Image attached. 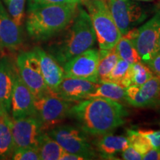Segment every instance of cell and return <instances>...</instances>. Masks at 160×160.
<instances>
[{
	"mask_svg": "<svg viewBox=\"0 0 160 160\" xmlns=\"http://www.w3.org/2000/svg\"><path fill=\"white\" fill-rule=\"evenodd\" d=\"M127 110L119 102L105 98H91L72 105L69 116L77 121L86 134L101 136L111 133L124 125Z\"/></svg>",
	"mask_w": 160,
	"mask_h": 160,
	"instance_id": "6da1fadb",
	"label": "cell"
},
{
	"mask_svg": "<svg viewBox=\"0 0 160 160\" xmlns=\"http://www.w3.org/2000/svg\"><path fill=\"white\" fill-rule=\"evenodd\" d=\"M65 33L51 45L49 53L61 65L92 48L96 35L88 12L79 5L74 18L65 29Z\"/></svg>",
	"mask_w": 160,
	"mask_h": 160,
	"instance_id": "7a4b0ae2",
	"label": "cell"
},
{
	"mask_svg": "<svg viewBox=\"0 0 160 160\" xmlns=\"http://www.w3.org/2000/svg\"><path fill=\"white\" fill-rule=\"evenodd\" d=\"M79 4L39 6L28 9L25 27L36 41H45L64 31L77 13Z\"/></svg>",
	"mask_w": 160,
	"mask_h": 160,
	"instance_id": "3957f363",
	"label": "cell"
},
{
	"mask_svg": "<svg viewBox=\"0 0 160 160\" xmlns=\"http://www.w3.org/2000/svg\"><path fill=\"white\" fill-rule=\"evenodd\" d=\"M81 3L86 8L91 18L99 51L105 52L114 48L122 35L112 17L107 2L105 0H81Z\"/></svg>",
	"mask_w": 160,
	"mask_h": 160,
	"instance_id": "277c9868",
	"label": "cell"
},
{
	"mask_svg": "<svg viewBox=\"0 0 160 160\" xmlns=\"http://www.w3.org/2000/svg\"><path fill=\"white\" fill-rule=\"evenodd\" d=\"M71 107V102L62 99L49 91L35 98L34 116L39 120L43 131L47 132L69 116Z\"/></svg>",
	"mask_w": 160,
	"mask_h": 160,
	"instance_id": "5b68a950",
	"label": "cell"
},
{
	"mask_svg": "<svg viewBox=\"0 0 160 160\" xmlns=\"http://www.w3.org/2000/svg\"><path fill=\"white\" fill-rule=\"evenodd\" d=\"M47 133L55 139L64 151L82 156L85 159L97 158L98 153L85 132L69 125H58Z\"/></svg>",
	"mask_w": 160,
	"mask_h": 160,
	"instance_id": "8992f818",
	"label": "cell"
},
{
	"mask_svg": "<svg viewBox=\"0 0 160 160\" xmlns=\"http://www.w3.org/2000/svg\"><path fill=\"white\" fill-rule=\"evenodd\" d=\"M18 73L34 97H38L49 91L42 73L39 61L34 50L22 52L16 60Z\"/></svg>",
	"mask_w": 160,
	"mask_h": 160,
	"instance_id": "52a82bcc",
	"label": "cell"
},
{
	"mask_svg": "<svg viewBox=\"0 0 160 160\" xmlns=\"http://www.w3.org/2000/svg\"><path fill=\"white\" fill-rule=\"evenodd\" d=\"M106 2L122 35L134 28L147 17L142 7L132 0H107Z\"/></svg>",
	"mask_w": 160,
	"mask_h": 160,
	"instance_id": "ba28073f",
	"label": "cell"
},
{
	"mask_svg": "<svg viewBox=\"0 0 160 160\" xmlns=\"http://www.w3.org/2000/svg\"><path fill=\"white\" fill-rule=\"evenodd\" d=\"M160 37V9L147 22L138 28L135 45L142 62L147 64L159 53Z\"/></svg>",
	"mask_w": 160,
	"mask_h": 160,
	"instance_id": "9c48e42d",
	"label": "cell"
},
{
	"mask_svg": "<svg viewBox=\"0 0 160 160\" xmlns=\"http://www.w3.org/2000/svg\"><path fill=\"white\" fill-rule=\"evenodd\" d=\"M11 127L15 149L38 148L39 138L45 132L39 120L35 116L11 118Z\"/></svg>",
	"mask_w": 160,
	"mask_h": 160,
	"instance_id": "30bf717a",
	"label": "cell"
},
{
	"mask_svg": "<svg viewBox=\"0 0 160 160\" xmlns=\"http://www.w3.org/2000/svg\"><path fill=\"white\" fill-rule=\"evenodd\" d=\"M99 62V51L95 48H90L68 60L62 66L66 77L98 82L97 69Z\"/></svg>",
	"mask_w": 160,
	"mask_h": 160,
	"instance_id": "8fae6325",
	"label": "cell"
},
{
	"mask_svg": "<svg viewBox=\"0 0 160 160\" xmlns=\"http://www.w3.org/2000/svg\"><path fill=\"white\" fill-rule=\"evenodd\" d=\"M125 102L136 108L157 107L160 105V82L155 76L141 85L125 88Z\"/></svg>",
	"mask_w": 160,
	"mask_h": 160,
	"instance_id": "7c38bea8",
	"label": "cell"
},
{
	"mask_svg": "<svg viewBox=\"0 0 160 160\" xmlns=\"http://www.w3.org/2000/svg\"><path fill=\"white\" fill-rule=\"evenodd\" d=\"M34 96L21 79L17 71L11 96V117L17 119L34 116Z\"/></svg>",
	"mask_w": 160,
	"mask_h": 160,
	"instance_id": "4fadbf2b",
	"label": "cell"
},
{
	"mask_svg": "<svg viewBox=\"0 0 160 160\" xmlns=\"http://www.w3.org/2000/svg\"><path fill=\"white\" fill-rule=\"evenodd\" d=\"M99 83L79 78L64 77L55 93L66 101L75 102L86 99L88 96L97 88Z\"/></svg>",
	"mask_w": 160,
	"mask_h": 160,
	"instance_id": "5bb4252c",
	"label": "cell"
},
{
	"mask_svg": "<svg viewBox=\"0 0 160 160\" xmlns=\"http://www.w3.org/2000/svg\"><path fill=\"white\" fill-rule=\"evenodd\" d=\"M22 44L21 27L10 17L0 1V48L15 51Z\"/></svg>",
	"mask_w": 160,
	"mask_h": 160,
	"instance_id": "9a60e30c",
	"label": "cell"
},
{
	"mask_svg": "<svg viewBox=\"0 0 160 160\" xmlns=\"http://www.w3.org/2000/svg\"><path fill=\"white\" fill-rule=\"evenodd\" d=\"M33 50L37 53L39 59L42 73L46 85L49 91L55 93L58 86L65 77L63 66L60 65L53 56L41 48L36 47Z\"/></svg>",
	"mask_w": 160,
	"mask_h": 160,
	"instance_id": "2e32d148",
	"label": "cell"
},
{
	"mask_svg": "<svg viewBox=\"0 0 160 160\" xmlns=\"http://www.w3.org/2000/svg\"><path fill=\"white\" fill-rule=\"evenodd\" d=\"M17 73V66L8 59H0V105L8 114L11 112V96Z\"/></svg>",
	"mask_w": 160,
	"mask_h": 160,
	"instance_id": "e0dca14e",
	"label": "cell"
},
{
	"mask_svg": "<svg viewBox=\"0 0 160 160\" xmlns=\"http://www.w3.org/2000/svg\"><path fill=\"white\" fill-rule=\"evenodd\" d=\"M95 149L99 156L102 159H114L117 153H122L130 145L128 137L124 136L112 135L107 133L98 136L93 142Z\"/></svg>",
	"mask_w": 160,
	"mask_h": 160,
	"instance_id": "ac0fdd59",
	"label": "cell"
},
{
	"mask_svg": "<svg viewBox=\"0 0 160 160\" xmlns=\"http://www.w3.org/2000/svg\"><path fill=\"white\" fill-rule=\"evenodd\" d=\"M11 117L8 113H0V159H11L15 150L11 127Z\"/></svg>",
	"mask_w": 160,
	"mask_h": 160,
	"instance_id": "d6986e66",
	"label": "cell"
},
{
	"mask_svg": "<svg viewBox=\"0 0 160 160\" xmlns=\"http://www.w3.org/2000/svg\"><path fill=\"white\" fill-rule=\"evenodd\" d=\"M153 77V73L146 64L139 62L131 64L122 87L127 88L131 85H141Z\"/></svg>",
	"mask_w": 160,
	"mask_h": 160,
	"instance_id": "ffe728a7",
	"label": "cell"
},
{
	"mask_svg": "<svg viewBox=\"0 0 160 160\" xmlns=\"http://www.w3.org/2000/svg\"><path fill=\"white\" fill-rule=\"evenodd\" d=\"M37 148L42 160H60L64 152L59 144L47 132H44L40 137Z\"/></svg>",
	"mask_w": 160,
	"mask_h": 160,
	"instance_id": "44dd1931",
	"label": "cell"
},
{
	"mask_svg": "<svg viewBox=\"0 0 160 160\" xmlns=\"http://www.w3.org/2000/svg\"><path fill=\"white\" fill-rule=\"evenodd\" d=\"M91 98H105L121 102L125 101V88L114 82H102L86 99Z\"/></svg>",
	"mask_w": 160,
	"mask_h": 160,
	"instance_id": "7402d4cb",
	"label": "cell"
},
{
	"mask_svg": "<svg viewBox=\"0 0 160 160\" xmlns=\"http://www.w3.org/2000/svg\"><path fill=\"white\" fill-rule=\"evenodd\" d=\"M99 52V62L97 69L98 82H106L110 73L117 65L119 57L116 53L115 49L105 52Z\"/></svg>",
	"mask_w": 160,
	"mask_h": 160,
	"instance_id": "603a6c76",
	"label": "cell"
},
{
	"mask_svg": "<svg viewBox=\"0 0 160 160\" xmlns=\"http://www.w3.org/2000/svg\"><path fill=\"white\" fill-rule=\"evenodd\" d=\"M114 49L119 59L125 60L130 64L142 62L134 42L124 36H122Z\"/></svg>",
	"mask_w": 160,
	"mask_h": 160,
	"instance_id": "cb8c5ba5",
	"label": "cell"
},
{
	"mask_svg": "<svg viewBox=\"0 0 160 160\" xmlns=\"http://www.w3.org/2000/svg\"><path fill=\"white\" fill-rule=\"evenodd\" d=\"M8 13L18 26L22 28L26 0H2Z\"/></svg>",
	"mask_w": 160,
	"mask_h": 160,
	"instance_id": "d4e9b609",
	"label": "cell"
},
{
	"mask_svg": "<svg viewBox=\"0 0 160 160\" xmlns=\"http://www.w3.org/2000/svg\"><path fill=\"white\" fill-rule=\"evenodd\" d=\"M127 133V137L129 140L130 145H131L136 151L141 153L142 155V157L143 155L145 154L149 150L153 148L145 138L142 135L140 134L138 131L128 130Z\"/></svg>",
	"mask_w": 160,
	"mask_h": 160,
	"instance_id": "484cf974",
	"label": "cell"
},
{
	"mask_svg": "<svg viewBox=\"0 0 160 160\" xmlns=\"http://www.w3.org/2000/svg\"><path fill=\"white\" fill-rule=\"evenodd\" d=\"M130 65L131 64L128 62L119 59L118 60L117 65H115V67L113 68L111 73H110L107 82L117 83L122 86V84L126 76H127Z\"/></svg>",
	"mask_w": 160,
	"mask_h": 160,
	"instance_id": "4316f807",
	"label": "cell"
},
{
	"mask_svg": "<svg viewBox=\"0 0 160 160\" xmlns=\"http://www.w3.org/2000/svg\"><path fill=\"white\" fill-rule=\"evenodd\" d=\"M13 160H40L37 148H16L11 157Z\"/></svg>",
	"mask_w": 160,
	"mask_h": 160,
	"instance_id": "83f0119b",
	"label": "cell"
},
{
	"mask_svg": "<svg viewBox=\"0 0 160 160\" xmlns=\"http://www.w3.org/2000/svg\"><path fill=\"white\" fill-rule=\"evenodd\" d=\"M80 4L81 0H28V9L44 5H62V4Z\"/></svg>",
	"mask_w": 160,
	"mask_h": 160,
	"instance_id": "f1b7e54d",
	"label": "cell"
},
{
	"mask_svg": "<svg viewBox=\"0 0 160 160\" xmlns=\"http://www.w3.org/2000/svg\"><path fill=\"white\" fill-rule=\"evenodd\" d=\"M141 135L145 138L153 148L160 150V130L158 131H138Z\"/></svg>",
	"mask_w": 160,
	"mask_h": 160,
	"instance_id": "f546056e",
	"label": "cell"
},
{
	"mask_svg": "<svg viewBox=\"0 0 160 160\" xmlns=\"http://www.w3.org/2000/svg\"><path fill=\"white\" fill-rule=\"evenodd\" d=\"M151 69L153 76H155L160 82V52L158 53L153 59L146 64Z\"/></svg>",
	"mask_w": 160,
	"mask_h": 160,
	"instance_id": "4dcf8cb0",
	"label": "cell"
},
{
	"mask_svg": "<svg viewBox=\"0 0 160 160\" xmlns=\"http://www.w3.org/2000/svg\"><path fill=\"white\" fill-rule=\"evenodd\" d=\"M122 157L125 160L142 159V155L137 151H136L131 145H129L127 148L122 152Z\"/></svg>",
	"mask_w": 160,
	"mask_h": 160,
	"instance_id": "1f68e13d",
	"label": "cell"
},
{
	"mask_svg": "<svg viewBox=\"0 0 160 160\" xmlns=\"http://www.w3.org/2000/svg\"><path fill=\"white\" fill-rule=\"evenodd\" d=\"M142 159L145 160H160V150L151 148L145 154L143 155Z\"/></svg>",
	"mask_w": 160,
	"mask_h": 160,
	"instance_id": "d6a6232c",
	"label": "cell"
},
{
	"mask_svg": "<svg viewBox=\"0 0 160 160\" xmlns=\"http://www.w3.org/2000/svg\"><path fill=\"white\" fill-rule=\"evenodd\" d=\"M85 158L82 156L70 153V152L64 151L62 155L60 157V160H84Z\"/></svg>",
	"mask_w": 160,
	"mask_h": 160,
	"instance_id": "836d02e7",
	"label": "cell"
},
{
	"mask_svg": "<svg viewBox=\"0 0 160 160\" xmlns=\"http://www.w3.org/2000/svg\"><path fill=\"white\" fill-rule=\"evenodd\" d=\"M0 113H6V112L2 109V108L1 105H0ZM9 115H10V114H9Z\"/></svg>",
	"mask_w": 160,
	"mask_h": 160,
	"instance_id": "e575fe53",
	"label": "cell"
},
{
	"mask_svg": "<svg viewBox=\"0 0 160 160\" xmlns=\"http://www.w3.org/2000/svg\"><path fill=\"white\" fill-rule=\"evenodd\" d=\"M135 1H142V2H148V1H152V0H135Z\"/></svg>",
	"mask_w": 160,
	"mask_h": 160,
	"instance_id": "d590c367",
	"label": "cell"
},
{
	"mask_svg": "<svg viewBox=\"0 0 160 160\" xmlns=\"http://www.w3.org/2000/svg\"><path fill=\"white\" fill-rule=\"evenodd\" d=\"M159 51L160 52V37H159Z\"/></svg>",
	"mask_w": 160,
	"mask_h": 160,
	"instance_id": "8d00e7d4",
	"label": "cell"
}]
</instances>
